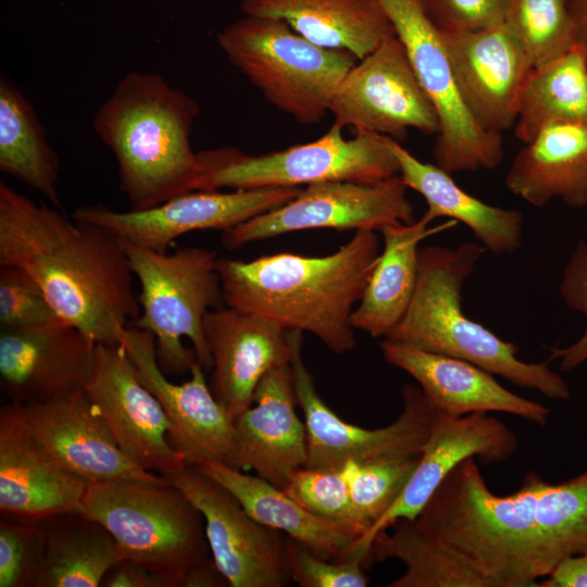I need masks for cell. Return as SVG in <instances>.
<instances>
[{
	"mask_svg": "<svg viewBox=\"0 0 587 587\" xmlns=\"http://www.w3.org/2000/svg\"><path fill=\"white\" fill-rule=\"evenodd\" d=\"M200 107L157 73L132 71L99 107L92 127L112 151L129 210L157 207L197 190L198 152L190 136Z\"/></svg>",
	"mask_w": 587,
	"mask_h": 587,
	"instance_id": "277c9868",
	"label": "cell"
},
{
	"mask_svg": "<svg viewBox=\"0 0 587 587\" xmlns=\"http://www.w3.org/2000/svg\"><path fill=\"white\" fill-rule=\"evenodd\" d=\"M18 404L43 448L87 483L166 480L136 464L120 449L84 388L46 401Z\"/></svg>",
	"mask_w": 587,
	"mask_h": 587,
	"instance_id": "d6986e66",
	"label": "cell"
},
{
	"mask_svg": "<svg viewBox=\"0 0 587 587\" xmlns=\"http://www.w3.org/2000/svg\"><path fill=\"white\" fill-rule=\"evenodd\" d=\"M198 508L211 557L232 587H285L291 582L288 537L253 519L222 485L193 466L165 476Z\"/></svg>",
	"mask_w": 587,
	"mask_h": 587,
	"instance_id": "5bb4252c",
	"label": "cell"
},
{
	"mask_svg": "<svg viewBox=\"0 0 587 587\" xmlns=\"http://www.w3.org/2000/svg\"><path fill=\"white\" fill-rule=\"evenodd\" d=\"M512 0H421L441 32L474 30L503 23Z\"/></svg>",
	"mask_w": 587,
	"mask_h": 587,
	"instance_id": "60d3db41",
	"label": "cell"
},
{
	"mask_svg": "<svg viewBox=\"0 0 587 587\" xmlns=\"http://www.w3.org/2000/svg\"><path fill=\"white\" fill-rule=\"evenodd\" d=\"M576 29V39L587 52V0H566Z\"/></svg>",
	"mask_w": 587,
	"mask_h": 587,
	"instance_id": "ee69618b",
	"label": "cell"
},
{
	"mask_svg": "<svg viewBox=\"0 0 587 587\" xmlns=\"http://www.w3.org/2000/svg\"><path fill=\"white\" fill-rule=\"evenodd\" d=\"M122 346L142 383L162 405L170 423V444L187 465L227 463L235 420L214 397L205 380V370L196 362L188 380L171 382L159 364L154 336L133 325L127 328Z\"/></svg>",
	"mask_w": 587,
	"mask_h": 587,
	"instance_id": "e0dca14e",
	"label": "cell"
},
{
	"mask_svg": "<svg viewBox=\"0 0 587 587\" xmlns=\"http://www.w3.org/2000/svg\"><path fill=\"white\" fill-rule=\"evenodd\" d=\"M290 363L270 370L260 380L252 404L235 419L227 465L253 470L283 488L308 459L307 429L296 411Z\"/></svg>",
	"mask_w": 587,
	"mask_h": 587,
	"instance_id": "603a6c76",
	"label": "cell"
},
{
	"mask_svg": "<svg viewBox=\"0 0 587 587\" xmlns=\"http://www.w3.org/2000/svg\"><path fill=\"white\" fill-rule=\"evenodd\" d=\"M301 189L193 190L140 211H116L103 204H83L72 216L101 226L126 242L166 252L174 240L185 234L202 229L228 230L288 202Z\"/></svg>",
	"mask_w": 587,
	"mask_h": 587,
	"instance_id": "9a60e30c",
	"label": "cell"
},
{
	"mask_svg": "<svg viewBox=\"0 0 587 587\" xmlns=\"http://www.w3.org/2000/svg\"><path fill=\"white\" fill-rule=\"evenodd\" d=\"M476 461L455 466L415 519L374 538L372 560L404 566L388 587H537L564 559L587 552V470L558 484L528 471L502 496Z\"/></svg>",
	"mask_w": 587,
	"mask_h": 587,
	"instance_id": "6da1fadb",
	"label": "cell"
},
{
	"mask_svg": "<svg viewBox=\"0 0 587 587\" xmlns=\"http://www.w3.org/2000/svg\"><path fill=\"white\" fill-rule=\"evenodd\" d=\"M399 162L403 184L426 201L430 220L449 217L467 226L479 243L494 254H511L522 245L523 214L519 210L494 207L462 189L436 164L415 158L399 141L389 137Z\"/></svg>",
	"mask_w": 587,
	"mask_h": 587,
	"instance_id": "f1b7e54d",
	"label": "cell"
},
{
	"mask_svg": "<svg viewBox=\"0 0 587 587\" xmlns=\"http://www.w3.org/2000/svg\"><path fill=\"white\" fill-rule=\"evenodd\" d=\"M459 93L475 121L491 133L514 127L533 65L503 22L474 30L441 32Z\"/></svg>",
	"mask_w": 587,
	"mask_h": 587,
	"instance_id": "ac0fdd59",
	"label": "cell"
},
{
	"mask_svg": "<svg viewBox=\"0 0 587 587\" xmlns=\"http://www.w3.org/2000/svg\"><path fill=\"white\" fill-rule=\"evenodd\" d=\"M203 333L212 357L210 388L235 420L252 404L262 377L290 363L288 330L260 314L223 305L205 314Z\"/></svg>",
	"mask_w": 587,
	"mask_h": 587,
	"instance_id": "7402d4cb",
	"label": "cell"
},
{
	"mask_svg": "<svg viewBox=\"0 0 587 587\" xmlns=\"http://www.w3.org/2000/svg\"><path fill=\"white\" fill-rule=\"evenodd\" d=\"M430 222L423 214L417 221L391 224L380 230L383 250L353 310L354 329L384 338L403 317L416 288L419 243L433 230L428 229Z\"/></svg>",
	"mask_w": 587,
	"mask_h": 587,
	"instance_id": "f546056e",
	"label": "cell"
},
{
	"mask_svg": "<svg viewBox=\"0 0 587 587\" xmlns=\"http://www.w3.org/2000/svg\"><path fill=\"white\" fill-rule=\"evenodd\" d=\"M403 43L412 67L439 122L435 164L453 174L495 170L503 158L502 135L485 130L464 104L441 30L421 0H376Z\"/></svg>",
	"mask_w": 587,
	"mask_h": 587,
	"instance_id": "30bf717a",
	"label": "cell"
},
{
	"mask_svg": "<svg viewBox=\"0 0 587 587\" xmlns=\"http://www.w3.org/2000/svg\"><path fill=\"white\" fill-rule=\"evenodd\" d=\"M0 171L60 209L61 161L34 107L5 75L0 77Z\"/></svg>",
	"mask_w": 587,
	"mask_h": 587,
	"instance_id": "1f68e13d",
	"label": "cell"
},
{
	"mask_svg": "<svg viewBox=\"0 0 587 587\" xmlns=\"http://www.w3.org/2000/svg\"><path fill=\"white\" fill-rule=\"evenodd\" d=\"M102 585L108 587H171L164 578L128 560H122L115 565Z\"/></svg>",
	"mask_w": 587,
	"mask_h": 587,
	"instance_id": "b9f144b4",
	"label": "cell"
},
{
	"mask_svg": "<svg viewBox=\"0 0 587 587\" xmlns=\"http://www.w3.org/2000/svg\"><path fill=\"white\" fill-rule=\"evenodd\" d=\"M37 522L41 557L34 587H97L123 560L107 528L82 511Z\"/></svg>",
	"mask_w": 587,
	"mask_h": 587,
	"instance_id": "4dcf8cb0",
	"label": "cell"
},
{
	"mask_svg": "<svg viewBox=\"0 0 587 587\" xmlns=\"http://www.w3.org/2000/svg\"><path fill=\"white\" fill-rule=\"evenodd\" d=\"M96 346L62 319L28 329H1L2 389L21 404L82 389L93 373Z\"/></svg>",
	"mask_w": 587,
	"mask_h": 587,
	"instance_id": "ffe728a7",
	"label": "cell"
},
{
	"mask_svg": "<svg viewBox=\"0 0 587 587\" xmlns=\"http://www.w3.org/2000/svg\"><path fill=\"white\" fill-rule=\"evenodd\" d=\"M216 40L264 99L301 125L323 120L338 85L359 61L349 51L320 47L270 17L242 15Z\"/></svg>",
	"mask_w": 587,
	"mask_h": 587,
	"instance_id": "52a82bcc",
	"label": "cell"
},
{
	"mask_svg": "<svg viewBox=\"0 0 587 587\" xmlns=\"http://www.w3.org/2000/svg\"><path fill=\"white\" fill-rule=\"evenodd\" d=\"M371 559V548L355 546L344 560L321 558L288 537V565L291 582L300 587H365L369 579L363 565Z\"/></svg>",
	"mask_w": 587,
	"mask_h": 587,
	"instance_id": "8d00e7d4",
	"label": "cell"
},
{
	"mask_svg": "<svg viewBox=\"0 0 587 587\" xmlns=\"http://www.w3.org/2000/svg\"><path fill=\"white\" fill-rule=\"evenodd\" d=\"M80 511L103 525L123 560L185 587L212 561L204 520L184 492L166 480L87 483Z\"/></svg>",
	"mask_w": 587,
	"mask_h": 587,
	"instance_id": "8992f818",
	"label": "cell"
},
{
	"mask_svg": "<svg viewBox=\"0 0 587 587\" xmlns=\"http://www.w3.org/2000/svg\"><path fill=\"white\" fill-rule=\"evenodd\" d=\"M0 265L24 270L58 315L97 345L122 346L140 315L124 241L0 183Z\"/></svg>",
	"mask_w": 587,
	"mask_h": 587,
	"instance_id": "7a4b0ae2",
	"label": "cell"
},
{
	"mask_svg": "<svg viewBox=\"0 0 587 587\" xmlns=\"http://www.w3.org/2000/svg\"><path fill=\"white\" fill-rule=\"evenodd\" d=\"M60 319L29 274L13 265H0L1 329H28Z\"/></svg>",
	"mask_w": 587,
	"mask_h": 587,
	"instance_id": "74e56055",
	"label": "cell"
},
{
	"mask_svg": "<svg viewBox=\"0 0 587 587\" xmlns=\"http://www.w3.org/2000/svg\"><path fill=\"white\" fill-rule=\"evenodd\" d=\"M40 557L38 522L4 516L0 523V587H34Z\"/></svg>",
	"mask_w": 587,
	"mask_h": 587,
	"instance_id": "f35d334b",
	"label": "cell"
},
{
	"mask_svg": "<svg viewBox=\"0 0 587 587\" xmlns=\"http://www.w3.org/2000/svg\"><path fill=\"white\" fill-rule=\"evenodd\" d=\"M516 448L514 432L488 413L452 416L438 411L402 494L358 544L372 547L374 538L396 521L415 519L441 482L464 460L475 458L487 465L502 463L514 454Z\"/></svg>",
	"mask_w": 587,
	"mask_h": 587,
	"instance_id": "cb8c5ba5",
	"label": "cell"
},
{
	"mask_svg": "<svg viewBox=\"0 0 587 587\" xmlns=\"http://www.w3.org/2000/svg\"><path fill=\"white\" fill-rule=\"evenodd\" d=\"M242 15L285 22L309 41L363 59L395 29L376 0H241Z\"/></svg>",
	"mask_w": 587,
	"mask_h": 587,
	"instance_id": "4316f807",
	"label": "cell"
},
{
	"mask_svg": "<svg viewBox=\"0 0 587 587\" xmlns=\"http://www.w3.org/2000/svg\"><path fill=\"white\" fill-rule=\"evenodd\" d=\"M311 513L348 527L360 538L370 529L369 523L354 507L341 470L300 467L282 488Z\"/></svg>",
	"mask_w": 587,
	"mask_h": 587,
	"instance_id": "d590c367",
	"label": "cell"
},
{
	"mask_svg": "<svg viewBox=\"0 0 587 587\" xmlns=\"http://www.w3.org/2000/svg\"><path fill=\"white\" fill-rule=\"evenodd\" d=\"M485 251L479 242L420 248L413 299L384 339L469 361L552 400L569 399L570 387L549 367V359L539 363L522 361L515 344L464 314L462 288Z\"/></svg>",
	"mask_w": 587,
	"mask_h": 587,
	"instance_id": "5b68a950",
	"label": "cell"
},
{
	"mask_svg": "<svg viewBox=\"0 0 587 587\" xmlns=\"http://www.w3.org/2000/svg\"><path fill=\"white\" fill-rule=\"evenodd\" d=\"M587 123V52L575 43L530 70L521 91L514 124L524 145L555 123Z\"/></svg>",
	"mask_w": 587,
	"mask_h": 587,
	"instance_id": "d6a6232c",
	"label": "cell"
},
{
	"mask_svg": "<svg viewBox=\"0 0 587 587\" xmlns=\"http://www.w3.org/2000/svg\"><path fill=\"white\" fill-rule=\"evenodd\" d=\"M374 230H355L348 242L323 257L280 252L251 261L218 258L224 303L307 332L332 352L357 346L351 317L378 261Z\"/></svg>",
	"mask_w": 587,
	"mask_h": 587,
	"instance_id": "3957f363",
	"label": "cell"
},
{
	"mask_svg": "<svg viewBox=\"0 0 587 587\" xmlns=\"http://www.w3.org/2000/svg\"><path fill=\"white\" fill-rule=\"evenodd\" d=\"M538 587H587V552L564 559Z\"/></svg>",
	"mask_w": 587,
	"mask_h": 587,
	"instance_id": "7bdbcfd3",
	"label": "cell"
},
{
	"mask_svg": "<svg viewBox=\"0 0 587 587\" xmlns=\"http://www.w3.org/2000/svg\"><path fill=\"white\" fill-rule=\"evenodd\" d=\"M328 112L341 127L397 141L410 128L434 135L439 129L436 110L396 35L353 65L335 90Z\"/></svg>",
	"mask_w": 587,
	"mask_h": 587,
	"instance_id": "4fadbf2b",
	"label": "cell"
},
{
	"mask_svg": "<svg viewBox=\"0 0 587 587\" xmlns=\"http://www.w3.org/2000/svg\"><path fill=\"white\" fill-rule=\"evenodd\" d=\"M124 243L140 287L141 314L133 326L154 336L162 370L183 374L196 362L211 370L203 320L225 305L216 252L186 247L167 253Z\"/></svg>",
	"mask_w": 587,
	"mask_h": 587,
	"instance_id": "ba28073f",
	"label": "cell"
},
{
	"mask_svg": "<svg viewBox=\"0 0 587 587\" xmlns=\"http://www.w3.org/2000/svg\"><path fill=\"white\" fill-rule=\"evenodd\" d=\"M408 187L396 175L375 184L327 182L305 186L288 202L223 232L237 249L283 234L314 228L380 232L414 221Z\"/></svg>",
	"mask_w": 587,
	"mask_h": 587,
	"instance_id": "7c38bea8",
	"label": "cell"
},
{
	"mask_svg": "<svg viewBox=\"0 0 587 587\" xmlns=\"http://www.w3.org/2000/svg\"><path fill=\"white\" fill-rule=\"evenodd\" d=\"M290 367L307 429L305 467L342 470L348 462H369L422 453L438 411L420 387L402 388L403 409L385 427L364 428L344 421L319 395L302 358V332L288 330Z\"/></svg>",
	"mask_w": 587,
	"mask_h": 587,
	"instance_id": "8fae6325",
	"label": "cell"
},
{
	"mask_svg": "<svg viewBox=\"0 0 587 587\" xmlns=\"http://www.w3.org/2000/svg\"><path fill=\"white\" fill-rule=\"evenodd\" d=\"M384 359L409 374L439 412L462 416L499 412L546 426L550 411L499 384L494 374L462 359L428 352L384 339Z\"/></svg>",
	"mask_w": 587,
	"mask_h": 587,
	"instance_id": "d4e9b609",
	"label": "cell"
},
{
	"mask_svg": "<svg viewBox=\"0 0 587 587\" xmlns=\"http://www.w3.org/2000/svg\"><path fill=\"white\" fill-rule=\"evenodd\" d=\"M226 488L259 523L303 545L316 555L344 560L360 536L346 526L305 510L282 488L222 462L193 466Z\"/></svg>",
	"mask_w": 587,
	"mask_h": 587,
	"instance_id": "83f0119b",
	"label": "cell"
},
{
	"mask_svg": "<svg viewBox=\"0 0 587 587\" xmlns=\"http://www.w3.org/2000/svg\"><path fill=\"white\" fill-rule=\"evenodd\" d=\"M505 185L536 208L553 199L571 208L587 207V123L564 122L542 128L514 157Z\"/></svg>",
	"mask_w": 587,
	"mask_h": 587,
	"instance_id": "484cf974",
	"label": "cell"
},
{
	"mask_svg": "<svg viewBox=\"0 0 587 587\" xmlns=\"http://www.w3.org/2000/svg\"><path fill=\"white\" fill-rule=\"evenodd\" d=\"M504 23L521 42L533 67L577 43L566 0H512Z\"/></svg>",
	"mask_w": 587,
	"mask_h": 587,
	"instance_id": "836d02e7",
	"label": "cell"
},
{
	"mask_svg": "<svg viewBox=\"0 0 587 587\" xmlns=\"http://www.w3.org/2000/svg\"><path fill=\"white\" fill-rule=\"evenodd\" d=\"M559 292L564 303L586 317L583 335L572 345L549 348V360H560L562 371H572L587 361V243L579 240L566 263Z\"/></svg>",
	"mask_w": 587,
	"mask_h": 587,
	"instance_id": "ab89813d",
	"label": "cell"
},
{
	"mask_svg": "<svg viewBox=\"0 0 587 587\" xmlns=\"http://www.w3.org/2000/svg\"><path fill=\"white\" fill-rule=\"evenodd\" d=\"M87 482L62 466L29 429L20 404L0 410V511L41 521L80 511Z\"/></svg>",
	"mask_w": 587,
	"mask_h": 587,
	"instance_id": "44dd1931",
	"label": "cell"
},
{
	"mask_svg": "<svg viewBox=\"0 0 587 587\" xmlns=\"http://www.w3.org/2000/svg\"><path fill=\"white\" fill-rule=\"evenodd\" d=\"M340 125L316 140L260 155L235 147L199 151L197 190L301 187L327 182L375 184L399 175L389 137L357 132L342 135Z\"/></svg>",
	"mask_w": 587,
	"mask_h": 587,
	"instance_id": "9c48e42d",
	"label": "cell"
},
{
	"mask_svg": "<svg viewBox=\"0 0 587 587\" xmlns=\"http://www.w3.org/2000/svg\"><path fill=\"white\" fill-rule=\"evenodd\" d=\"M84 389L120 449L136 464L164 477L188 466L170 444L162 405L123 346H96L93 373Z\"/></svg>",
	"mask_w": 587,
	"mask_h": 587,
	"instance_id": "2e32d148",
	"label": "cell"
},
{
	"mask_svg": "<svg viewBox=\"0 0 587 587\" xmlns=\"http://www.w3.org/2000/svg\"><path fill=\"white\" fill-rule=\"evenodd\" d=\"M420 457L421 453L369 462H348L342 467L351 500L370 528L398 500Z\"/></svg>",
	"mask_w": 587,
	"mask_h": 587,
	"instance_id": "e575fe53",
	"label": "cell"
}]
</instances>
